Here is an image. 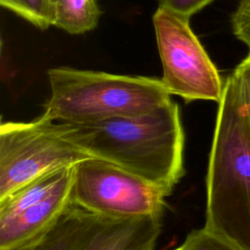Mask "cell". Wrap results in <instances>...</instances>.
I'll return each mask as SVG.
<instances>
[{
    "mask_svg": "<svg viewBox=\"0 0 250 250\" xmlns=\"http://www.w3.org/2000/svg\"><path fill=\"white\" fill-rule=\"evenodd\" d=\"M56 122L62 137L92 158L125 169L168 196L184 176L185 133L180 107L172 100L135 115Z\"/></svg>",
    "mask_w": 250,
    "mask_h": 250,
    "instance_id": "1",
    "label": "cell"
},
{
    "mask_svg": "<svg viewBox=\"0 0 250 250\" xmlns=\"http://www.w3.org/2000/svg\"><path fill=\"white\" fill-rule=\"evenodd\" d=\"M205 214L206 229L250 250V107L233 72L218 103Z\"/></svg>",
    "mask_w": 250,
    "mask_h": 250,
    "instance_id": "2",
    "label": "cell"
},
{
    "mask_svg": "<svg viewBox=\"0 0 250 250\" xmlns=\"http://www.w3.org/2000/svg\"><path fill=\"white\" fill-rule=\"evenodd\" d=\"M51 95L42 114L58 122L82 123L135 115L171 101L161 79L68 66L47 72Z\"/></svg>",
    "mask_w": 250,
    "mask_h": 250,
    "instance_id": "3",
    "label": "cell"
},
{
    "mask_svg": "<svg viewBox=\"0 0 250 250\" xmlns=\"http://www.w3.org/2000/svg\"><path fill=\"white\" fill-rule=\"evenodd\" d=\"M92 158L61 134L44 114L0 126V200L34 179Z\"/></svg>",
    "mask_w": 250,
    "mask_h": 250,
    "instance_id": "4",
    "label": "cell"
},
{
    "mask_svg": "<svg viewBox=\"0 0 250 250\" xmlns=\"http://www.w3.org/2000/svg\"><path fill=\"white\" fill-rule=\"evenodd\" d=\"M162 64L161 81L170 95L186 103H219L224 81L189 25V19L158 6L152 16Z\"/></svg>",
    "mask_w": 250,
    "mask_h": 250,
    "instance_id": "5",
    "label": "cell"
},
{
    "mask_svg": "<svg viewBox=\"0 0 250 250\" xmlns=\"http://www.w3.org/2000/svg\"><path fill=\"white\" fill-rule=\"evenodd\" d=\"M168 195L160 188L107 161L88 158L75 165L72 202L110 218L161 216Z\"/></svg>",
    "mask_w": 250,
    "mask_h": 250,
    "instance_id": "6",
    "label": "cell"
},
{
    "mask_svg": "<svg viewBox=\"0 0 250 250\" xmlns=\"http://www.w3.org/2000/svg\"><path fill=\"white\" fill-rule=\"evenodd\" d=\"M161 216L110 218L73 202L53 228L22 250H154Z\"/></svg>",
    "mask_w": 250,
    "mask_h": 250,
    "instance_id": "7",
    "label": "cell"
},
{
    "mask_svg": "<svg viewBox=\"0 0 250 250\" xmlns=\"http://www.w3.org/2000/svg\"><path fill=\"white\" fill-rule=\"evenodd\" d=\"M74 172L75 166L69 167L50 193L0 225V250H22L53 228L72 203Z\"/></svg>",
    "mask_w": 250,
    "mask_h": 250,
    "instance_id": "8",
    "label": "cell"
},
{
    "mask_svg": "<svg viewBox=\"0 0 250 250\" xmlns=\"http://www.w3.org/2000/svg\"><path fill=\"white\" fill-rule=\"evenodd\" d=\"M54 25L69 34H83L95 29L102 11L97 0H51Z\"/></svg>",
    "mask_w": 250,
    "mask_h": 250,
    "instance_id": "9",
    "label": "cell"
},
{
    "mask_svg": "<svg viewBox=\"0 0 250 250\" xmlns=\"http://www.w3.org/2000/svg\"><path fill=\"white\" fill-rule=\"evenodd\" d=\"M68 168L40 176L1 199L0 225L8 223L23 209L50 193L60 183Z\"/></svg>",
    "mask_w": 250,
    "mask_h": 250,
    "instance_id": "10",
    "label": "cell"
},
{
    "mask_svg": "<svg viewBox=\"0 0 250 250\" xmlns=\"http://www.w3.org/2000/svg\"><path fill=\"white\" fill-rule=\"evenodd\" d=\"M0 4L39 29L45 30L54 25L51 0H0Z\"/></svg>",
    "mask_w": 250,
    "mask_h": 250,
    "instance_id": "11",
    "label": "cell"
},
{
    "mask_svg": "<svg viewBox=\"0 0 250 250\" xmlns=\"http://www.w3.org/2000/svg\"><path fill=\"white\" fill-rule=\"evenodd\" d=\"M179 248L180 250H244L231 241L209 231L204 227L190 231Z\"/></svg>",
    "mask_w": 250,
    "mask_h": 250,
    "instance_id": "12",
    "label": "cell"
},
{
    "mask_svg": "<svg viewBox=\"0 0 250 250\" xmlns=\"http://www.w3.org/2000/svg\"><path fill=\"white\" fill-rule=\"evenodd\" d=\"M234 36L247 47L250 57V0H240L230 17Z\"/></svg>",
    "mask_w": 250,
    "mask_h": 250,
    "instance_id": "13",
    "label": "cell"
},
{
    "mask_svg": "<svg viewBox=\"0 0 250 250\" xmlns=\"http://www.w3.org/2000/svg\"><path fill=\"white\" fill-rule=\"evenodd\" d=\"M215 0H158L160 7L178 15L190 18Z\"/></svg>",
    "mask_w": 250,
    "mask_h": 250,
    "instance_id": "14",
    "label": "cell"
},
{
    "mask_svg": "<svg viewBox=\"0 0 250 250\" xmlns=\"http://www.w3.org/2000/svg\"><path fill=\"white\" fill-rule=\"evenodd\" d=\"M241 86L245 100L250 107V57L247 56L232 70Z\"/></svg>",
    "mask_w": 250,
    "mask_h": 250,
    "instance_id": "15",
    "label": "cell"
},
{
    "mask_svg": "<svg viewBox=\"0 0 250 250\" xmlns=\"http://www.w3.org/2000/svg\"><path fill=\"white\" fill-rule=\"evenodd\" d=\"M174 250H180V248L178 247V248H176V249H174Z\"/></svg>",
    "mask_w": 250,
    "mask_h": 250,
    "instance_id": "16",
    "label": "cell"
}]
</instances>
